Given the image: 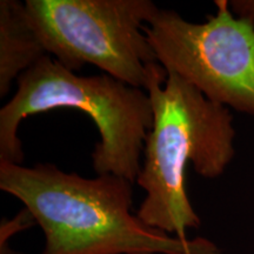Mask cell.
I'll return each instance as SVG.
<instances>
[{"label": "cell", "instance_id": "1", "mask_svg": "<svg viewBox=\"0 0 254 254\" xmlns=\"http://www.w3.org/2000/svg\"><path fill=\"white\" fill-rule=\"evenodd\" d=\"M0 189L23 202L45 237L41 254H225L204 238L182 239L132 213L133 183L92 179L53 164L0 163Z\"/></svg>", "mask_w": 254, "mask_h": 254}, {"label": "cell", "instance_id": "2", "mask_svg": "<svg viewBox=\"0 0 254 254\" xmlns=\"http://www.w3.org/2000/svg\"><path fill=\"white\" fill-rule=\"evenodd\" d=\"M144 90L153 124L135 182L146 193L136 215L147 226L187 239L186 230L201 224L187 195V165L207 179L225 172L236 154L233 117L159 63L148 68Z\"/></svg>", "mask_w": 254, "mask_h": 254}, {"label": "cell", "instance_id": "3", "mask_svg": "<svg viewBox=\"0 0 254 254\" xmlns=\"http://www.w3.org/2000/svg\"><path fill=\"white\" fill-rule=\"evenodd\" d=\"M18 90L0 110V163L21 165L20 123L57 109L82 111L93 120L100 140L92 153L95 173L113 174L135 184L145 140L153 124L150 97L107 74L82 77L50 56L19 77Z\"/></svg>", "mask_w": 254, "mask_h": 254}, {"label": "cell", "instance_id": "4", "mask_svg": "<svg viewBox=\"0 0 254 254\" xmlns=\"http://www.w3.org/2000/svg\"><path fill=\"white\" fill-rule=\"evenodd\" d=\"M26 17L46 55L69 71L97 66L144 88L158 63L144 27L159 7L150 0H26Z\"/></svg>", "mask_w": 254, "mask_h": 254}, {"label": "cell", "instance_id": "5", "mask_svg": "<svg viewBox=\"0 0 254 254\" xmlns=\"http://www.w3.org/2000/svg\"><path fill=\"white\" fill-rule=\"evenodd\" d=\"M205 23L160 9L144 32L167 73H177L206 98L254 118V26L238 19L228 1Z\"/></svg>", "mask_w": 254, "mask_h": 254}, {"label": "cell", "instance_id": "6", "mask_svg": "<svg viewBox=\"0 0 254 254\" xmlns=\"http://www.w3.org/2000/svg\"><path fill=\"white\" fill-rule=\"evenodd\" d=\"M47 56L26 17L25 2L0 1V97L14 80Z\"/></svg>", "mask_w": 254, "mask_h": 254}, {"label": "cell", "instance_id": "7", "mask_svg": "<svg viewBox=\"0 0 254 254\" xmlns=\"http://www.w3.org/2000/svg\"><path fill=\"white\" fill-rule=\"evenodd\" d=\"M36 224L34 219L32 218L30 212L26 208L19 213L15 219L11 221H2L1 228H0V244L8 243V239L19 231L26 230L32 225Z\"/></svg>", "mask_w": 254, "mask_h": 254}, {"label": "cell", "instance_id": "8", "mask_svg": "<svg viewBox=\"0 0 254 254\" xmlns=\"http://www.w3.org/2000/svg\"><path fill=\"white\" fill-rule=\"evenodd\" d=\"M228 7L238 19L254 26V0H232L228 1Z\"/></svg>", "mask_w": 254, "mask_h": 254}, {"label": "cell", "instance_id": "9", "mask_svg": "<svg viewBox=\"0 0 254 254\" xmlns=\"http://www.w3.org/2000/svg\"><path fill=\"white\" fill-rule=\"evenodd\" d=\"M0 254H24V253L18 252V251L11 249L8 245V243H6V244H0Z\"/></svg>", "mask_w": 254, "mask_h": 254}]
</instances>
